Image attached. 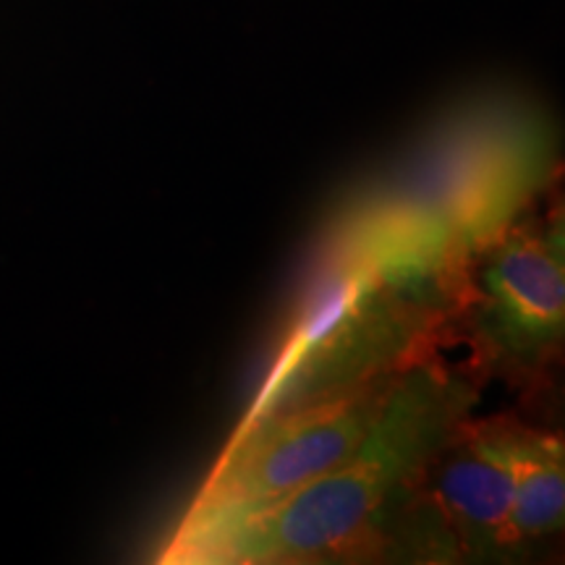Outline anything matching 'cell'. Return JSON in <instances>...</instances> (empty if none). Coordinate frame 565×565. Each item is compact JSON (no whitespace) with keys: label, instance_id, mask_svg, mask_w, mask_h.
Wrapping results in <instances>:
<instances>
[{"label":"cell","instance_id":"6da1fadb","mask_svg":"<svg viewBox=\"0 0 565 565\" xmlns=\"http://www.w3.org/2000/svg\"><path fill=\"white\" fill-rule=\"evenodd\" d=\"M484 377L440 353L406 366L353 454L259 511L179 526L162 563L454 565L456 550L427 500L429 471L479 404Z\"/></svg>","mask_w":565,"mask_h":565},{"label":"cell","instance_id":"7a4b0ae2","mask_svg":"<svg viewBox=\"0 0 565 565\" xmlns=\"http://www.w3.org/2000/svg\"><path fill=\"white\" fill-rule=\"evenodd\" d=\"M561 168L563 131L545 103L508 87L475 92L343 196L324 246L427 270H469Z\"/></svg>","mask_w":565,"mask_h":565},{"label":"cell","instance_id":"3957f363","mask_svg":"<svg viewBox=\"0 0 565 565\" xmlns=\"http://www.w3.org/2000/svg\"><path fill=\"white\" fill-rule=\"evenodd\" d=\"M469 270H427L322 246L278 356L238 424L335 398L419 362L458 322Z\"/></svg>","mask_w":565,"mask_h":565},{"label":"cell","instance_id":"277c9868","mask_svg":"<svg viewBox=\"0 0 565 565\" xmlns=\"http://www.w3.org/2000/svg\"><path fill=\"white\" fill-rule=\"evenodd\" d=\"M395 380L398 374L335 398L238 424L181 524L259 511L333 471L372 433Z\"/></svg>","mask_w":565,"mask_h":565},{"label":"cell","instance_id":"5b68a950","mask_svg":"<svg viewBox=\"0 0 565 565\" xmlns=\"http://www.w3.org/2000/svg\"><path fill=\"white\" fill-rule=\"evenodd\" d=\"M471 366L490 377L532 380L565 351V267L545 228L519 217L487 244L469 270V296L458 315Z\"/></svg>","mask_w":565,"mask_h":565},{"label":"cell","instance_id":"8992f818","mask_svg":"<svg viewBox=\"0 0 565 565\" xmlns=\"http://www.w3.org/2000/svg\"><path fill=\"white\" fill-rule=\"evenodd\" d=\"M515 416L466 419L429 471L427 500L443 521L458 563H508L519 443Z\"/></svg>","mask_w":565,"mask_h":565},{"label":"cell","instance_id":"52a82bcc","mask_svg":"<svg viewBox=\"0 0 565 565\" xmlns=\"http://www.w3.org/2000/svg\"><path fill=\"white\" fill-rule=\"evenodd\" d=\"M565 532V435L524 424L505 557L519 561Z\"/></svg>","mask_w":565,"mask_h":565},{"label":"cell","instance_id":"ba28073f","mask_svg":"<svg viewBox=\"0 0 565 565\" xmlns=\"http://www.w3.org/2000/svg\"><path fill=\"white\" fill-rule=\"evenodd\" d=\"M542 228H545L550 246H553L557 259H561V265L565 267V200H561L553 210H550L547 223L542 225Z\"/></svg>","mask_w":565,"mask_h":565},{"label":"cell","instance_id":"9c48e42d","mask_svg":"<svg viewBox=\"0 0 565 565\" xmlns=\"http://www.w3.org/2000/svg\"><path fill=\"white\" fill-rule=\"evenodd\" d=\"M550 406H553V412H550V414H553V422H555L553 429H557V433L565 435V391L557 395V398Z\"/></svg>","mask_w":565,"mask_h":565}]
</instances>
